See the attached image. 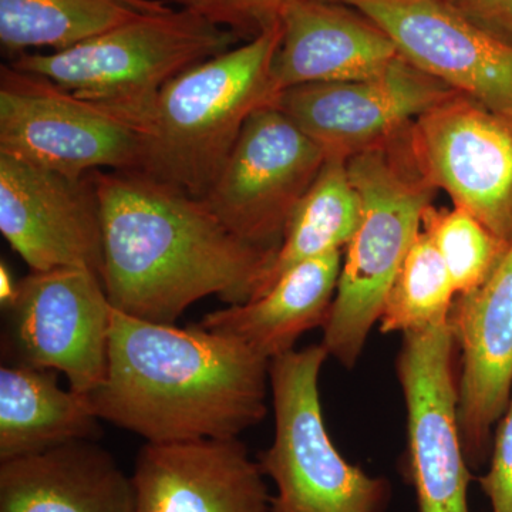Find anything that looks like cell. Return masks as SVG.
<instances>
[{"label": "cell", "mask_w": 512, "mask_h": 512, "mask_svg": "<svg viewBox=\"0 0 512 512\" xmlns=\"http://www.w3.org/2000/svg\"><path fill=\"white\" fill-rule=\"evenodd\" d=\"M103 227L104 289L117 311L174 325L200 299L248 302L274 252L235 237L200 198L138 171L90 173Z\"/></svg>", "instance_id": "1"}, {"label": "cell", "mask_w": 512, "mask_h": 512, "mask_svg": "<svg viewBox=\"0 0 512 512\" xmlns=\"http://www.w3.org/2000/svg\"><path fill=\"white\" fill-rule=\"evenodd\" d=\"M269 363L238 340L111 311L109 366L90 399L148 443L239 437L264 419Z\"/></svg>", "instance_id": "2"}, {"label": "cell", "mask_w": 512, "mask_h": 512, "mask_svg": "<svg viewBox=\"0 0 512 512\" xmlns=\"http://www.w3.org/2000/svg\"><path fill=\"white\" fill-rule=\"evenodd\" d=\"M279 36L276 23L165 84L133 121L141 138L138 173L202 200L249 117L274 103L271 67Z\"/></svg>", "instance_id": "3"}, {"label": "cell", "mask_w": 512, "mask_h": 512, "mask_svg": "<svg viewBox=\"0 0 512 512\" xmlns=\"http://www.w3.org/2000/svg\"><path fill=\"white\" fill-rule=\"evenodd\" d=\"M407 130L346 160L359 195L360 222L346 247L320 343L346 369L356 365L379 323L387 293L436 194L414 161Z\"/></svg>", "instance_id": "4"}, {"label": "cell", "mask_w": 512, "mask_h": 512, "mask_svg": "<svg viewBox=\"0 0 512 512\" xmlns=\"http://www.w3.org/2000/svg\"><path fill=\"white\" fill-rule=\"evenodd\" d=\"M235 42L231 30L187 10L170 9L131 20L69 49L23 53L12 66L45 77L133 124L165 84L227 52Z\"/></svg>", "instance_id": "5"}, {"label": "cell", "mask_w": 512, "mask_h": 512, "mask_svg": "<svg viewBox=\"0 0 512 512\" xmlns=\"http://www.w3.org/2000/svg\"><path fill=\"white\" fill-rule=\"evenodd\" d=\"M322 345L291 350L269 363L275 437L259 466L276 487L271 512H384L389 481L353 466L330 440L319 379Z\"/></svg>", "instance_id": "6"}, {"label": "cell", "mask_w": 512, "mask_h": 512, "mask_svg": "<svg viewBox=\"0 0 512 512\" xmlns=\"http://www.w3.org/2000/svg\"><path fill=\"white\" fill-rule=\"evenodd\" d=\"M0 156L73 180L97 170L140 171L136 126L42 76L0 70Z\"/></svg>", "instance_id": "7"}, {"label": "cell", "mask_w": 512, "mask_h": 512, "mask_svg": "<svg viewBox=\"0 0 512 512\" xmlns=\"http://www.w3.org/2000/svg\"><path fill=\"white\" fill-rule=\"evenodd\" d=\"M325 161L322 148L269 104L249 117L202 201L235 237L275 254Z\"/></svg>", "instance_id": "8"}, {"label": "cell", "mask_w": 512, "mask_h": 512, "mask_svg": "<svg viewBox=\"0 0 512 512\" xmlns=\"http://www.w3.org/2000/svg\"><path fill=\"white\" fill-rule=\"evenodd\" d=\"M450 320L403 335L396 370L407 410V470L419 512L468 511L470 464L458 419Z\"/></svg>", "instance_id": "9"}, {"label": "cell", "mask_w": 512, "mask_h": 512, "mask_svg": "<svg viewBox=\"0 0 512 512\" xmlns=\"http://www.w3.org/2000/svg\"><path fill=\"white\" fill-rule=\"evenodd\" d=\"M407 141L434 190L512 241L511 117L454 93L414 121Z\"/></svg>", "instance_id": "10"}, {"label": "cell", "mask_w": 512, "mask_h": 512, "mask_svg": "<svg viewBox=\"0 0 512 512\" xmlns=\"http://www.w3.org/2000/svg\"><path fill=\"white\" fill-rule=\"evenodd\" d=\"M111 311L103 281L93 272L30 271L6 311L16 365L56 370L70 389L90 396L107 375Z\"/></svg>", "instance_id": "11"}, {"label": "cell", "mask_w": 512, "mask_h": 512, "mask_svg": "<svg viewBox=\"0 0 512 512\" xmlns=\"http://www.w3.org/2000/svg\"><path fill=\"white\" fill-rule=\"evenodd\" d=\"M376 23L400 57L512 119V45L441 0H333Z\"/></svg>", "instance_id": "12"}, {"label": "cell", "mask_w": 512, "mask_h": 512, "mask_svg": "<svg viewBox=\"0 0 512 512\" xmlns=\"http://www.w3.org/2000/svg\"><path fill=\"white\" fill-rule=\"evenodd\" d=\"M453 90L403 57L352 82L306 84L276 94L274 106L315 141L326 158H348L399 136Z\"/></svg>", "instance_id": "13"}, {"label": "cell", "mask_w": 512, "mask_h": 512, "mask_svg": "<svg viewBox=\"0 0 512 512\" xmlns=\"http://www.w3.org/2000/svg\"><path fill=\"white\" fill-rule=\"evenodd\" d=\"M0 232L30 271L103 274L100 202L90 174L73 180L0 156Z\"/></svg>", "instance_id": "14"}, {"label": "cell", "mask_w": 512, "mask_h": 512, "mask_svg": "<svg viewBox=\"0 0 512 512\" xmlns=\"http://www.w3.org/2000/svg\"><path fill=\"white\" fill-rule=\"evenodd\" d=\"M450 326L461 356L458 419L471 468L490 458L512 390V241L483 285L457 296Z\"/></svg>", "instance_id": "15"}, {"label": "cell", "mask_w": 512, "mask_h": 512, "mask_svg": "<svg viewBox=\"0 0 512 512\" xmlns=\"http://www.w3.org/2000/svg\"><path fill=\"white\" fill-rule=\"evenodd\" d=\"M130 480L133 512H271L264 471L239 437L147 441Z\"/></svg>", "instance_id": "16"}, {"label": "cell", "mask_w": 512, "mask_h": 512, "mask_svg": "<svg viewBox=\"0 0 512 512\" xmlns=\"http://www.w3.org/2000/svg\"><path fill=\"white\" fill-rule=\"evenodd\" d=\"M279 26L271 67L278 93L306 84L367 79L400 57L376 23L333 0H292Z\"/></svg>", "instance_id": "17"}, {"label": "cell", "mask_w": 512, "mask_h": 512, "mask_svg": "<svg viewBox=\"0 0 512 512\" xmlns=\"http://www.w3.org/2000/svg\"><path fill=\"white\" fill-rule=\"evenodd\" d=\"M130 477L94 440L0 464V512H133Z\"/></svg>", "instance_id": "18"}, {"label": "cell", "mask_w": 512, "mask_h": 512, "mask_svg": "<svg viewBox=\"0 0 512 512\" xmlns=\"http://www.w3.org/2000/svg\"><path fill=\"white\" fill-rule=\"evenodd\" d=\"M342 262L339 251L295 265L262 295L207 313L198 325L271 362L291 352L303 333L325 326Z\"/></svg>", "instance_id": "19"}, {"label": "cell", "mask_w": 512, "mask_h": 512, "mask_svg": "<svg viewBox=\"0 0 512 512\" xmlns=\"http://www.w3.org/2000/svg\"><path fill=\"white\" fill-rule=\"evenodd\" d=\"M87 394L64 390L56 370L26 365L0 369V463L101 436Z\"/></svg>", "instance_id": "20"}, {"label": "cell", "mask_w": 512, "mask_h": 512, "mask_svg": "<svg viewBox=\"0 0 512 512\" xmlns=\"http://www.w3.org/2000/svg\"><path fill=\"white\" fill-rule=\"evenodd\" d=\"M359 222V195L350 181L346 160L326 158L318 177L292 212L281 244L251 299L271 288L293 266L348 247Z\"/></svg>", "instance_id": "21"}, {"label": "cell", "mask_w": 512, "mask_h": 512, "mask_svg": "<svg viewBox=\"0 0 512 512\" xmlns=\"http://www.w3.org/2000/svg\"><path fill=\"white\" fill-rule=\"evenodd\" d=\"M160 0H0V42L29 49H69L107 30L170 10Z\"/></svg>", "instance_id": "22"}, {"label": "cell", "mask_w": 512, "mask_h": 512, "mask_svg": "<svg viewBox=\"0 0 512 512\" xmlns=\"http://www.w3.org/2000/svg\"><path fill=\"white\" fill-rule=\"evenodd\" d=\"M457 293L429 235L419 237L387 293L379 326L382 333H404L447 322Z\"/></svg>", "instance_id": "23"}, {"label": "cell", "mask_w": 512, "mask_h": 512, "mask_svg": "<svg viewBox=\"0 0 512 512\" xmlns=\"http://www.w3.org/2000/svg\"><path fill=\"white\" fill-rule=\"evenodd\" d=\"M421 228L439 251L457 296L483 285L511 244L458 207L439 210L431 205Z\"/></svg>", "instance_id": "24"}, {"label": "cell", "mask_w": 512, "mask_h": 512, "mask_svg": "<svg viewBox=\"0 0 512 512\" xmlns=\"http://www.w3.org/2000/svg\"><path fill=\"white\" fill-rule=\"evenodd\" d=\"M184 10L231 30L235 35H261L279 23L292 0H177Z\"/></svg>", "instance_id": "25"}, {"label": "cell", "mask_w": 512, "mask_h": 512, "mask_svg": "<svg viewBox=\"0 0 512 512\" xmlns=\"http://www.w3.org/2000/svg\"><path fill=\"white\" fill-rule=\"evenodd\" d=\"M478 483L490 501L491 512H512V390L494 429L490 466Z\"/></svg>", "instance_id": "26"}, {"label": "cell", "mask_w": 512, "mask_h": 512, "mask_svg": "<svg viewBox=\"0 0 512 512\" xmlns=\"http://www.w3.org/2000/svg\"><path fill=\"white\" fill-rule=\"evenodd\" d=\"M441 2L512 45V0H441Z\"/></svg>", "instance_id": "27"}, {"label": "cell", "mask_w": 512, "mask_h": 512, "mask_svg": "<svg viewBox=\"0 0 512 512\" xmlns=\"http://www.w3.org/2000/svg\"><path fill=\"white\" fill-rule=\"evenodd\" d=\"M18 293L19 282L13 279L9 266L2 262L0 264V302H2V308L8 311L18 298Z\"/></svg>", "instance_id": "28"}]
</instances>
